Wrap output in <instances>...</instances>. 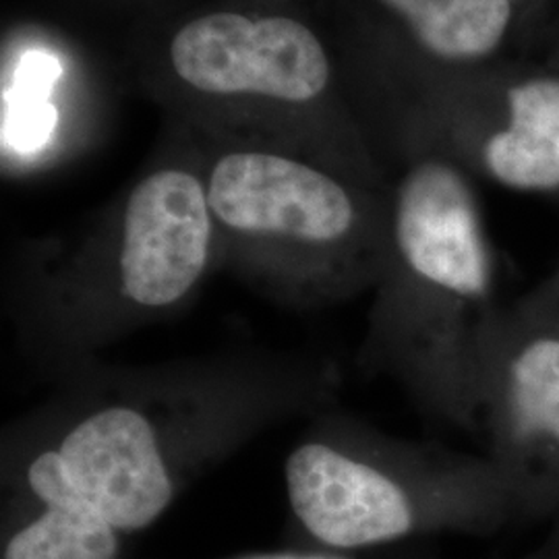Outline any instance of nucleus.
<instances>
[{"instance_id":"obj_1","label":"nucleus","mask_w":559,"mask_h":559,"mask_svg":"<svg viewBox=\"0 0 559 559\" xmlns=\"http://www.w3.org/2000/svg\"><path fill=\"white\" fill-rule=\"evenodd\" d=\"M212 245L205 182L182 168H160L131 191L110 258L52 284L36 300L38 320L64 344L108 342L189 299L207 274Z\"/></svg>"},{"instance_id":"obj_2","label":"nucleus","mask_w":559,"mask_h":559,"mask_svg":"<svg viewBox=\"0 0 559 559\" xmlns=\"http://www.w3.org/2000/svg\"><path fill=\"white\" fill-rule=\"evenodd\" d=\"M284 483L302 537L336 551H373L441 531L483 533L533 516L501 479L425 477L330 441L297 445Z\"/></svg>"},{"instance_id":"obj_3","label":"nucleus","mask_w":559,"mask_h":559,"mask_svg":"<svg viewBox=\"0 0 559 559\" xmlns=\"http://www.w3.org/2000/svg\"><path fill=\"white\" fill-rule=\"evenodd\" d=\"M214 222L270 258L276 293L293 305L348 299L373 280L355 260L362 210L342 180L272 152H230L205 180Z\"/></svg>"},{"instance_id":"obj_4","label":"nucleus","mask_w":559,"mask_h":559,"mask_svg":"<svg viewBox=\"0 0 559 559\" xmlns=\"http://www.w3.org/2000/svg\"><path fill=\"white\" fill-rule=\"evenodd\" d=\"M170 425L117 400L75 420L27 462L13 506H67L106 520L127 539L154 526L185 483Z\"/></svg>"},{"instance_id":"obj_5","label":"nucleus","mask_w":559,"mask_h":559,"mask_svg":"<svg viewBox=\"0 0 559 559\" xmlns=\"http://www.w3.org/2000/svg\"><path fill=\"white\" fill-rule=\"evenodd\" d=\"M390 247L400 270L394 311L406 305L423 313L425 334L491 295V247L475 189L456 162L431 156L408 168L392 201Z\"/></svg>"},{"instance_id":"obj_6","label":"nucleus","mask_w":559,"mask_h":559,"mask_svg":"<svg viewBox=\"0 0 559 559\" xmlns=\"http://www.w3.org/2000/svg\"><path fill=\"white\" fill-rule=\"evenodd\" d=\"M170 59L180 80L218 96L258 94L302 104L318 98L330 81L321 41L290 17L203 15L175 36Z\"/></svg>"},{"instance_id":"obj_7","label":"nucleus","mask_w":559,"mask_h":559,"mask_svg":"<svg viewBox=\"0 0 559 559\" xmlns=\"http://www.w3.org/2000/svg\"><path fill=\"white\" fill-rule=\"evenodd\" d=\"M496 381V417L503 452L522 466L514 487L526 501L520 479L524 466H531L526 493L540 514L551 512L559 508L558 332H539L520 340L501 360Z\"/></svg>"},{"instance_id":"obj_8","label":"nucleus","mask_w":559,"mask_h":559,"mask_svg":"<svg viewBox=\"0 0 559 559\" xmlns=\"http://www.w3.org/2000/svg\"><path fill=\"white\" fill-rule=\"evenodd\" d=\"M420 55L441 67L503 60L522 32L531 0H378Z\"/></svg>"},{"instance_id":"obj_9","label":"nucleus","mask_w":559,"mask_h":559,"mask_svg":"<svg viewBox=\"0 0 559 559\" xmlns=\"http://www.w3.org/2000/svg\"><path fill=\"white\" fill-rule=\"evenodd\" d=\"M127 537L67 506H11L0 559H122Z\"/></svg>"},{"instance_id":"obj_10","label":"nucleus","mask_w":559,"mask_h":559,"mask_svg":"<svg viewBox=\"0 0 559 559\" xmlns=\"http://www.w3.org/2000/svg\"><path fill=\"white\" fill-rule=\"evenodd\" d=\"M57 122L59 112L48 98L11 92L4 98L2 141L20 154H34L50 141Z\"/></svg>"},{"instance_id":"obj_11","label":"nucleus","mask_w":559,"mask_h":559,"mask_svg":"<svg viewBox=\"0 0 559 559\" xmlns=\"http://www.w3.org/2000/svg\"><path fill=\"white\" fill-rule=\"evenodd\" d=\"M62 73L60 60L48 52L41 50H32L25 52L21 59L20 67L15 71V94H25V96H38V98H48L55 81L59 80Z\"/></svg>"},{"instance_id":"obj_12","label":"nucleus","mask_w":559,"mask_h":559,"mask_svg":"<svg viewBox=\"0 0 559 559\" xmlns=\"http://www.w3.org/2000/svg\"><path fill=\"white\" fill-rule=\"evenodd\" d=\"M376 551V549H373ZM369 551H336L325 547H305V549H280V551H258V554H245L230 559H380L367 556ZM411 559V558H390Z\"/></svg>"},{"instance_id":"obj_13","label":"nucleus","mask_w":559,"mask_h":559,"mask_svg":"<svg viewBox=\"0 0 559 559\" xmlns=\"http://www.w3.org/2000/svg\"><path fill=\"white\" fill-rule=\"evenodd\" d=\"M526 559H559V522L549 533V537L540 543L539 547Z\"/></svg>"},{"instance_id":"obj_14","label":"nucleus","mask_w":559,"mask_h":559,"mask_svg":"<svg viewBox=\"0 0 559 559\" xmlns=\"http://www.w3.org/2000/svg\"><path fill=\"white\" fill-rule=\"evenodd\" d=\"M551 57H554V59L559 60V34L558 40H556V44H554V48H551Z\"/></svg>"},{"instance_id":"obj_15","label":"nucleus","mask_w":559,"mask_h":559,"mask_svg":"<svg viewBox=\"0 0 559 559\" xmlns=\"http://www.w3.org/2000/svg\"><path fill=\"white\" fill-rule=\"evenodd\" d=\"M556 332H558V334H559V320H558V323H556Z\"/></svg>"},{"instance_id":"obj_16","label":"nucleus","mask_w":559,"mask_h":559,"mask_svg":"<svg viewBox=\"0 0 559 559\" xmlns=\"http://www.w3.org/2000/svg\"><path fill=\"white\" fill-rule=\"evenodd\" d=\"M531 2H537V4H539L540 0H531Z\"/></svg>"}]
</instances>
